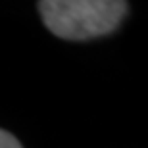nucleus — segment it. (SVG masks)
Here are the masks:
<instances>
[{"label":"nucleus","instance_id":"obj_1","mask_svg":"<svg viewBox=\"0 0 148 148\" xmlns=\"http://www.w3.org/2000/svg\"><path fill=\"white\" fill-rule=\"evenodd\" d=\"M44 25L56 37L87 40L112 33L127 14L121 0H44L38 2Z\"/></svg>","mask_w":148,"mask_h":148},{"label":"nucleus","instance_id":"obj_2","mask_svg":"<svg viewBox=\"0 0 148 148\" xmlns=\"http://www.w3.org/2000/svg\"><path fill=\"white\" fill-rule=\"evenodd\" d=\"M0 148H21V144H19V140L14 135H10L4 129H0Z\"/></svg>","mask_w":148,"mask_h":148}]
</instances>
